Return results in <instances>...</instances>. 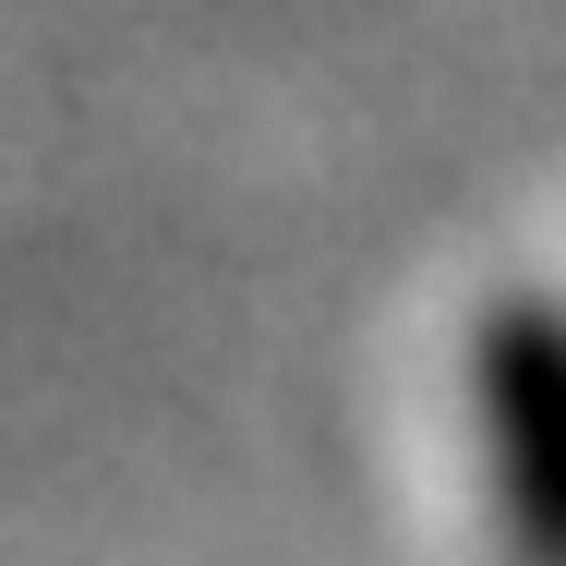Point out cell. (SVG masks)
Wrapping results in <instances>:
<instances>
[{
  "mask_svg": "<svg viewBox=\"0 0 566 566\" xmlns=\"http://www.w3.org/2000/svg\"><path fill=\"white\" fill-rule=\"evenodd\" d=\"M470 458L482 506L518 566H566V302L555 290H494L458 338Z\"/></svg>",
  "mask_w": 566,
  "mask_h": 566,
  "instance_id": "cell-1",
  "label": "cell"
}]
</instances>
